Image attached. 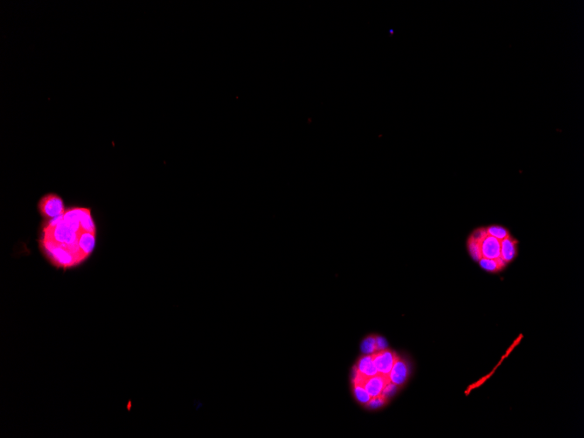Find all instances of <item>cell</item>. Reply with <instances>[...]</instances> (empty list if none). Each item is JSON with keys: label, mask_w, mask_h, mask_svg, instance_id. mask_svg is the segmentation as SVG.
Here are the masks:
<instances>
[{"label": "cell", "mask_w": 584, "mask_h": 438, "mask_svg": "<svg viewBox=\"0 0 584 438\" xmlns=\"http://www.w3.org/2000/svg\"><path fill=\"white\" fill-rule=\"evenodd\" d=\"M514 242L509 238L503 239L500 241V258L505 262H510L515 256Z\"/></svg>", "instance_id": "ba28073f"}, {"label": "cell", "mask_w": 584, "mask_h": 438, "mask_svg": "<svg viewBox=\"0 0 584 438\" xmlns=\"http://www.w3.org/2000/svg\"><path fill=\"white\" fill-rule=\"evenodd\" d=\"M481 253L484 258H500V241L491 235H485L481 242Z\"/></svg>", "instance_id": "8992f818"}, {"label": "cell", "mask_w": 584, "mask_h": 438, "mask_svg": "<svg viewBox=\"0 0 584 438\" xmlns=\"http://www.w3.org/2000/svg\"><path fill=\"white\" fill-rule=\"evenodd\" d=\"M38 208L45 220L61 217L65 214V204L63 198L56 193H48L40 199Z\"/></svg>", "instance_id": "7a4b0ae2"}, {"label": "cell", "mask_w": 584, "mask_h": 438, "mask_svg": "<svg viewBox=\"0 0 584 438\" xmlns=\"http://www.w3.org/2000/svg\"><path fill=\"white\" fill-rule=\"evenodd\" d=\"M353 383V393H354V396H355V398H356L357 400H358L359 402H360L361 404H364V405H366V404L367 403V402H368L370 400H371V398H372V397L370 396L369 393H367V391L365 389V387H364V386H362L361 384L356 382Z\"/></svg>", "instance_id": "8fae6325"}, {"label": "cell", "mask_w": 584, "mask_h": 438, "mask_svg": "<svg viewBox=\"0 0 584 438\" xmlns=\"http://www.w3.org/2000/svg\"><path fill=\"white\" fill-rule=\"evenodd\" d=\"M398 387H399V386H396L395 384H394V383H392L390 381V382L387 384V386H385V388H384L383 392H382V393H381V395L385 397L386 399L388 400V399H389L391 396H393L394 393H396Z\"/></svg>", "instance_id": "5bb4252c"}, {"label": "cell", "mask_w": 584, "mask_h": 438, "mask_svg": "<svg viewBox=\"0 0 584 438\" xmlns=\"http://www.w3.org/2000/svg\"><path fill=\"white\" fill-rule=\"evenodd\" d=\"M376 349L377 352H380L385 349H387V342L385 338L380 336H376Z\"/></svg>", "instance_id": "9a60e30c"}, {"label": "cell", "mask_w": 584, "mask_h": 438, "mask_svg": "<svg viewBox=\"0 0 584 438\" xmlns=\"http://www.w3.org/2000/svg\"><path fill=\"white\" fill-rule=\"evenodd\" d=\"M409 373H410V369H409V366H408L407 360L397 356L394 366L392 367L390 373L388 374L391 382L394 383L399 387L403 386L406 381L408 380Z\"/></svg>", "instance_id": "5b68a950"}, {"label": "cell", "mask_w": 584, "mask_h": 438, "mask_svg": "<svg viewBox=\"0 0 584 438\" xmlns=\"http://www.w3.org/2000/svg\"><path fill=\"white\" fill-rule=\"evenodd\" d=\"M478 262L480 263V266L483 269L490 271V272H494V271L501 269L505 263V262L501 258L488 259L484 258V257H482Z\"/></svg>", "instance_id": "9c48e42d"}, {"label": "cell", "mask_w": 584, "mask_h": 438, "mask_svg": "<svg viewBox=\"0 0 584 438\" xmlns=\"http://www.w3.org/2000/svg\"><path fill=\"white\" fill-rule=\"evenodd\" d=\"M360 350L364 354H368V355L377 352L376 336L370 335L368 337H366L363 341L361 342Z\"/></svg>", "instance_id": "30bf717a"}, {"label": "cell", "mask_w": 584, "mask_h": 438, "mask_svg": "<svg viewBox=\"0 0 584 438\" xmlns=\"http://www.w3.org/2000/svg\"><path fill=\"white\" fill-rule=\"evenodd\" d=\"M354 372L363 378H369L372 376L378 374L376 366L373 362L372 354H365L358 360L356 366L354 367Z\"/></svg>", "instance_id": "52a82bcc"}, {"label": "cell", "mask_w": 584, "mask_h": 438, "mask_svg": "<svg viewBox=\"0 0 584 438\" xmlns=\"http://www.w3.org/2000/svg\"><path fill=\"white\" fill-rule=\"evenodd\" d=\"M387 399L382 395H379V396L372 397L371 400L365 405L366 407H369L371 409H377L380 407H383L385 404L387 403Z\"/></svg>", "instance_id": "4fadbf2b"}, {"label": "cell", "mask_w": 584, "mask_h": 438, "mask_svg": "<svg viewBox=\"0 0 584 438\" xmlns=\"http://www.w3.org/2000/svg\"><path fill=\"white\" fill-rule=\"evenodd\" d=\"M486 233H487V235H491L492 237H495L499 241H502L503 239L506 238L508 236L507 230L503 227H499V226H491L486 229Z\"/></svg>", "instance_id": "7c38bea8"}, {"label": "cell", "mask_w": 584, "mask_h": 438, "mask_svg": "<svg viewBox=\"0 0 584 438\" xmlns=\"http://www.w3.org/2000/svg\"><path fill=\"white\" fill-rule=\"evenodd\" d=\"M353 382L360 383L365 387L367 393H369L370 396L375 397L381 395L385 386L390 382V379L389 376L384 375L381 373H378L369 378H363L354 372Z\"/></svg>", "instance_id": "3957f363"}, {"label": "cell", "mask_w": 584, "mask_h": 438, "mask_svg": "<svg viewBox=\"0 0 584 438\" xmlns=\"http://www.w3.org/2000/svg\"><path fill=\"white\" fill-rule=\"evenodd\" d=\"M96 234L90 209L70 207L63 216L45 220L39 240L40 249L57 269H72L92 255Z\"/></svg>", "instance_id": "6da1fadb"}, {"label": "cell", "mask_w": 584, "mask_h": 438, "mask_svg": "<svg viewBox=\"0 0 584 438\" xmlns=\"http://www.w3.org/2000/svg\"><path fill=\"white\" fill-rule=\"evenodd\" d=\"M372 356L378 373L384 375L389 374L397 358V354L388 349L375 352Z\"/></svg>", "instance_id": "277c9868"}]
</instances>
